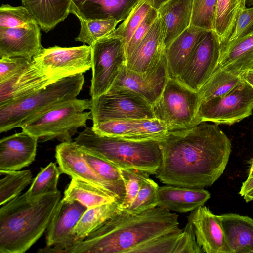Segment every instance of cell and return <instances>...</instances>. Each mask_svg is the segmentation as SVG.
Here are the masks:
<instances>
[{"label":"cell","instance_id":"6da1fadb","mask_svg":"<svg viewBox=\"0 0 253 253\" xmlns=\"http://www.w3.org/2000/svg\"><path fill=\"white\" fill-rule=\"evenodd\" d=\"M159 143L162 158L156 177L167 185L196 188L210 187L219 179L232 147L218 125L209 122L168 132Z\"/></svg>","mask_w":253,"mask_h":253},{"label":"cell","instance_id":"7a4b0ae2","mask_svg":"<svg viewBox=\"0 0 253 253\" xmlns=\"http://www.w3.org/2000/svg\"><path fill=\"white\" fill-rule=\"evenodd\" d=\"M178 217L161 207L136 213L121 210L66 253H135L151 240L180 230Z\"/></svg>","mask_w":253,"mask_h":253},{"label":"cell","instance_id":"3957f363","mask_svg":"<svg viewBox=\"0 0 253 253\" xmlns=\"http://www.w3.org/2000/svg\"><path fill=\"white\" fill-rule=\"evenodd\" d=\"M59 191L31 201L25 193L0 209V253H23L46 230L61 199Z\"/></svg>","mask_w":253,"mask_h":253},{"label":"cell","instance_id":"277c9868","mask_svg":"<svg viewBox=\"0 0 253 253\" xmlns=\"http://www.w3.org/2000/svg\"><path fill=\"white\" fill-rule=\"evenodd\" d=\"M75 142L99 154L119 168L155 175L161 162L159 140L133 141L99 135L86 126Z\"/></svg>","mask_w":253,"mask_h":253},{"label":"cell","instance_id":"5b68a950","mask_svg":"<svg viewBox=\"0 0 253 253\" xmlns=\"http://www.w3.org/2000/svg\"><path fill=\"white\" fill-rule=\"evenodd\" d=\"M84 77L78 74L60 79L21 100L0 107V132L25 123L67 101L76 98Z\"/></svg>","mask_w":253,"mask_h":253},{"label":"cell","instance_id":"8992f818","mask_svg":"<svg viewBox=\"0 0 253 253\" xmlns=\"http://www.w3.org/2000/svg\"><path fill=\"white\" fill-rule=\"evenodd\" d=\"M91 100L74 98L32 119L21 126L24 131L40 142L57 139L61 142L72 141V136L80 127H86L92 120Z\"/></svg>","mask_w":253,"mask_h":253},{"label":"cell","instance_id":"52a82bcc","mask_svg":"<svg viewBox=\"0 0 253 253\" xmlns=\"http://www.w3.org/2000/svg\"><path fill=\"white\" fill-rule=\"evenodd\" d=\"M41 29L23 6L2 4L0 7V58L32 59L43 48Z\"/></svg>","mask_w":253,"mask_h":253},{"label":"cell","instance_id":"ba28073f","mask_svg":"<svg viewBox=\"0 0 253 253\" xmlns=\"http://www.w3.org/2000/svg\"><path fill=\"white\" fill-rule=\"evenodd\" d=\"M200 103L198 92L169 78L152 108L155 118L164 123L170 132L188 129L199 124L197 113Z\"/></svg>","mask_w":253,"mask_h":253},{"label":"cell","instance_id":"9c48e42d","mask_svg":"<svg viewBox=\"0 0 253 253\" xmlns=\"http://www.w3.org/2000/svg\"><path fill=\"white\" fill-rule=\"evenodd\" d=\"M92 77L91 98L105 93L126 66L127 57L124 38L113 32L101 38L91 46Z\"/></svg>","mask_w":253,"mask_h":253},{"label":"cell","instance_id":"30bf717a","mask_svg":"<svg viewBox=\"0 0 253 253\" xmlns=\"http://www.w3.org/2000/svg\"><path fill=\"white\" fill-rule=\"evenodd\" d=\"M90 100L93 124L120 119L155 118L152 105L139 94L126 88L112 87Z\"/></svg>","mask_w":253,"mask_h":253},{"label":"cell","instance_id":"8fae6325","mask_svg":"<svg viewBox=\"0 0 253 253\" xmlns=\"http://www.w3.org/2000/svg\"><path fill=\"white\" fill-rule=\"evenodd\" d=\"M253 110V88L242 81L224 95L200 103L199 123L209 122L231 125L250 116Z\"/></svg>","mask_w":253,"mask_h":253},{"label":"cell","instance_id":"7c38bea8","mask_svg":"<svg viewBox=\"0 0 253 253\" xmlns=\"http://www.w3.org/2000/svg\"><path fill=\"white\" fill-rule=\"evenodd\" d=\"M220 54L221 45L215 32L206 31L176 80L198 92L218 66Z\"/></svg>","mask_w":253,"mask_h":253},{"label":"cell","instance_id":"4fadbf2b","mask_svg":"<svg viewBox=\"0 0 253 253\" xmlns=\"http://www.w3.org/2000/svg\"><path fill=\"white\" fill-rule=\"evenodd\" d=\"M32 60L45 74L59 80L83 74L91 68V49L90 46L85 45L43 48Z\"/></svg>","mask_w":253,"mask_h":253},{"label":"cell","instance_id":"5bb4252c","mask_svg":"<svg viewBox=\"0 0 253 253\" xmlns=\"http://www.w3.org/2000/svg\"><path fill=\"white\" fill-rule=\"evenodd\" d=\"M87 208L78 201L60 200L46 229V246L39 253H66L78 240L74 229Z\"/></svg>","mask_w":253,"mask_h":253},{"label":"cell","instance_id":"9a60e30c","mask_svg":"<svg viewBox=\"0 0 253 253\" xmlns=\"http://www.w3.org/2000/svg\"><path fill=\"white\" fill-rule=\"evenodd\" d=\"M169 78L165 52L143 73L130 70L126 66L111 87L131 90L152 105L160 97Z\"/></svg>","mask_w":253,"mask_h":253},{"label":"cell","instance_id":"2e32d148","mask_svg":"<svg viewBox=\"0 0 253 253\" xmlns=\"http://www.w3.org/2000/svg\"><path fill=\"white\" fill-rule=\"evenodd\" d=\"M55 157L62 173L89 183L116 198L120 204L125 196L114 186L103 179L87 162L75 141L61 142L55 149Z\"/></svg>","mask_w":253,"mask_h":253},{"label":"cell","instance_id":"e0dca14e","mask_svg":"<svg viewBox=\"0 0 253 253\" xmlns=\"http://www.w3.org/2000/svg\"><path fill=\"white\" fill-rule=\"evenodd\" d=\"M92 128L99 135L133 141L159 140L169 132L156 118L111 120L94 124Z\"/></svg>","mask_w":253,"mask_h":253},{"label":"cell","instance_id":"ac0fdd59","mask_svg":"<svg viewBox=\"0 0 253 253\" xmlns=\"http://www.w3.org/2000/svg\"><path fill=\"white\" fill-rule=\"evenodd\" d=\"M187 219L193 226L197 242L203 253H231L219 215L202 206L192 211Z\"/></svg>","mask_w":253,"mask_h":253},{"label":"cell","instance_id":"d6986e66","mask_svg":"<svg viewBox=\"0 0 253 253\" xmlns=\"http://www.w3.org/2000/svg\"><path fill=\"white\" fill-rule=\"evenodd\" d=\"M57 81L43 72L32 60L27 67L0 83V107L17 102Z\"/></svg>","mask_w":253,"mask_h":253},{"label":"cell","instance_id":"ffe728a7","mask_svg":"<svg viewBox=\"0 0 253 253\" xmlns=\"http://www.w3.org/2000/svg\"><path fill=\"white\" fill-rule=\"evenodd\" d=\"M38 140L22 131L0 140V170H18L35 159Z\"/></svg>","mask_w":253,"mask_h":253},{"label":"cell","instance_id":"44dd1931","mask_svg":"<svg viewBox=\"0 0 253 253\" xmlns=\"http://www.w3.org/2000/svg\"><path fill=\"white\" fill-rule=\"evenodd\" d=\"M163 21L159 15L131 54L127 59L126 67L143 73L165 52Z\"/></svg>","mask_w":253,"mask_h":253},{"label":"cell","instance_id":"7402d4cb","mask_svg":"<svg viewBox=\"0 0 253 253\" xmlns=\"http://www.w3.org/2000/svg\"><path fill=\"white\" fill-rule=\"evenodd\" d=\"M140 0H72L70 13L90 19L124 21Z\"/></svg>","mask_w":253,"mask_h":253},{"label":"cell","instance_id":"603a6c76","mask_svg":"<svg viewBox=\"0 0 253 253\" xmlns=\"http://www.w3.org/2000/svg\"><path fill=\"white\" fill-rule=\"evenodd\" d=\"M210 196V193L204 188L169 185L159 186L157 207L169 211L186 213L203 206Z\"/></svg>","mask_w":253,"mask_h":253},{"label":"cell","instance_id":"cb8c5ba5","mask_svg":"<svg viewBox=\"0 0 253 253\" xmlns=\"http://www.w3.org/2000/svg\"><path fill=\"white\" fill-rule=\"evenodd\" d=\"M207 30L190 25L165 49L169 77L177 80L197 42Z\"/></svg>","mask_w":253,"mask_h":253},{"label":"cell","instance_id":"d4e9b609","mask_svg":"<svg viewBox=\"0 0 253 253\" xmlns=\"http://www.w3.org/2000/svg\"><path fill=\"white\" fill-rule=\"evenodd\" d=\"M219 217L231 253H253V219L234 213Z\"/></svg>","mask_w":253,"mask_h":253},{"label":"cell","instance_id":"484cf974","mask_svg":"<svg viewBox=\"0 0 253 253\" xmlns=\"http://www.w3.org/2000/svg\"><path fill=\"white\" fill-rule=\"evenodd\" d=\"M219 66L238 75L253 68V27L245 35L221 47Z\"/></svg>","mask_w":253,"mask_h":253},{"label":"cell","instance_id":"4316f807","mask_svg":"<svg viewBox=\"0 0 253 253\" xmlns=\"http://www.w3.org/2000/svg\"><path fill=\"white\" fill-rule=\"evenodd\" d=\"M193 0H169L158 10L164 27L165 49L190 24Z\"/></svg>","mask_w":253,"mask_h":253},{"label":"cell","instance_id":"83f0119b","mask_svg":"<svg viewBox=\"0 0 253 253\" xmlns=\"http://www.w3.org/2000/svg\"><path fill=\"white\" fill-rule=\"evenodd\" d=\"M72 0H21L22 6L47 33L63 21L70 13Z\"/></svg>","mask_w":253,"mask_h":253},{"label":"cell","instance_id":"f1b7e54d","mask_svg":"<svg viewBox=\"0 0 253 253\" xmlns=\"http://www.w3.org/2000/svg\"><path fill=\"white\" fill-rule=\"evenodd\" d=\"M247 0H217L213 31L221 47L228 41L240 12L246 6Z\"/></svg>","mask_w":253,"mask_h":253},{"label":"cell","instance_id":"f546056e","mask_svg":"<svg viewBox=\"0 0 253 253\" xmlns=\"http://www.w3.org/2000/svg\"><path fill=\"white\" fill-rule=\"evenodd\" d=\"M63 199L78 201L87 209L117 201L115 198L98 187L74 178H72L66 189Z\"/></svg>","mask_w":253,"mask_h":253},{"label":"cell","instance_id":"4dcf8cb0","mask_svg":"<svg viewBox=\"0 0 253 253\" xmlns=\"http://www.w3.org/2000/svg\"><path fill=\"white\" fill-rule=\"evenodd\" d=\"M121 210L120 204L117 201L87 209L74 229L77 241L100 227Z\"/></svg>","mask_w":253,"mask_h":253},{"label":"cell","instance_id":"1f68e13d","mask_svg":"<svg viewBox=\"0 0 253 253\" xmlns=\"http://www.w3.org/2000/svg\"><path fill=\"white\" fill-rule=\"evenodd\" d=\"M242 81L240 75L222 68L218 65L198 91L201 103L224 95Z\"/></svg>","mask_w":253,"mask_h":253},{"label":"cell","instance_id":"d6a6232c","mask_svg":"<svg viewBox=\"0 0 253 253\" xmlns=\"http://www.w3.org/2000/svg\"><path fill=\"white\" fill-rule=\"evenodd\" d=\"M80 146L84 159L97 173L116 187L125 196V186L120 169L99 154Z\"/></svg>","mask_w":253,"mask_h":253},{"label":"cell","instance_id":"836d02e7","mask_svg":"<svg viewBox=\"0 0 253 253\" xmlns=\"http://www.w3.org/2000/svg\"><path fill=\"white\" fill-rule=\"evenodd\" d=\"M0 205L19 196L32 181L30 170H0Z\"/></svg>","mask_w":253,"mask_h":253},{"label":"cell","instance_id":"e575fe53","mask_svg":"<svg viewBox=\"0 0 253 253\" xmlns=\"http://www.w3.org/2000/svg\"><path fill=\"white\" fill-rule=\"evenodd\" d=\"M62 173L59 166L53 162L45 168H41L30 188L25 193L27 198L31 201L41 195L58 191L57 183Z\"/></svg>","mask_w":253,"mask_h":253},{"label":"cell","instance_id":"d590c367","mask_svg":"<svg viewBox=\"0 0 253 253\" xmlns=\"http://www.w3.org/2000/svg\"><path fill=\"white\" fill-rule=\"evenodd\" d=\"M81 29L75 40L87 43L90 47L99 39L116 29L119 23L114 19H90L77 16Z\"/></svg>","mask_w":253,"mask_h":253},{"label":"cell","instance_id":"8d00e7d4","mask_svg":"<svg viewBox=\"0 0 253 253\" xmlns=\"http://www.w3.org/2000/svg\"><path fill=\"white\" fill-rule=\"evenodd\" d=\"M145 175L140 181L138 194L130 206L126 210L136 213L157 207V191L159 186L153 180Z\"/></svg>","mask_w":253,"mask_h":253},{"label":"cell","instance_id":"74e56055","mask_svg":"<svg viewBox=\"0 0 253 253\" xmlns=\"http://www.w3.org/2000/svg\"><path fill=\"white\" fill-rule=\"evenodd\" d=\"M152 7L148 0H140L122 24L112 32L115 35L124 38L126 47Z\"/></svg>","mask_w":253,"mask_h":253},{"label":"cell","instance_id":"f35d334b","mask_svg":"<svg viewBox=\"0 0 253 253\" xmlns=\"http://www.w3.org/2000/svg\"><path fill=\"white\" fill-rule=\"evenodd\" d=\"M217 0H193L191 25L213 30Z\"/></svg>","mask_w":253,"mask_h":253},{"label":"cell","instance_id":"ab89813d","mask_svg":"<svg viewBox=\"0 0 253 253\" xmlns=\"http://www.w3.org/2000/svg\"><path fill=\"white\" fill-rule=\"evenodd\" d=\"M182 229L160 236L139 247L135 253H177Z\"/></svg>","mask_w":253,"mask_h":253},{"label":"cell","instance_id":"60d3db41","mask_svg":"<svg viewBox=\"0 0 253 253\" xmlns=\"http://www.w3.org/2000/svg\"><path fill=\"white\" fill-rule=\"evenodd\" d=\"M119 169L126 190L125 196L120 205V208L121 210H126L135 200L140 188L142 178L148 173L136 169Z\"/></svg>","mask_w":253,"mask_h":253},{"label":"cell","instance_id":"b9f144b4","mask_svg":"<svg viewBox=\"0 0 253 253\" xmlns=\"http://www.w3.org/2000/svg\"><path fill=\"white\" fill-rule=\"evenodd\" d=\"M158 16V10L152 7L134 32L126 47L127 59L145 37Z\"/></svg>","mask_w":253,"mask_h":253},{"label":"cell","instance_id":"7bdbcfd3","mask_svg":"<svg viewBox=\"0 0 253 253\" xmlns=\"http://www.w3.org/2000/svg\"><path fill=\"white\" fill-rule=\"evenodd\" d=\"M32 61L22 57L0 58V83L3 82L27 67Z\"/></svg>","mask_w":253,"mask_h":253},{"label":"cell","instance_id":"ee69618b","mask_svg":"<svg viewBox=\"0 0 253 253\" xmlns=\"http://www.w3.org/2000/svg\"><path fill=\"white\" fill-rule=\"evenodd\" d=\"M253 27V6L245 7L240 12L233 32L227 42L243 37Z\"/></svg>","mask_w":253,"mask_h":253},{"label":"cell","instance_id":"f6af8a7d","mask_svg":"<svg viewBox=\"0 0 253 253\" xmlns=\"http://www.w3.org/2000/svg\"><path fill=\"white\" fill-rule=\"evenodd\" d=\"M201 248L198 244L193 226L188 221L185 227L182 229L181 242L178 253H202Z\"/></svg>","mask_w":253,"mask_h":253},{"label":"cell","instance_id":"bcb514c9","mask_svg":"<svg viewBox=\"0 0 253 253\" xmlns=\"http://www.w3.org/2000/svg\"><path fill=\"white\" fill-rule=\"evenodd\" d=\"M253 188V176L251 177H248L247 180L242 183L239 192V194L242 196H244Z\"/></svg>","mask_w":253,"mask_h":253},{"label":"cell","instance_id":"7dc6e473","mask_svg":"<svg viewBox=\"0 0 253 253\" xmlns=\"http://www.w3.org/2000/svg\"><path fill=\"white\" fill-rule=\"evenodd\" d=\"M243 81L249 84L253 88V68L246 70L240 74Z\"/></svg>","mask_w":253,"mask_h":253},{"label":"cell","instance_id":"c3c4849f","mask_svg":"<svg viewBox=\"0 0 253 253\" xmlns=\"http://www.w3.org/2000/svg\"><path fill=\"white\" fill-rule=\"evenodd\" d=\"M149 1L151 6L156 10L159 8L169 0H147Z\"/></svg>","mask_w":253,"mask_h":253},{"label":"cell","instance_id":"681fc988","mask_svg":"<svg viewBox=\"0 0 253 253\" xmlns=\"http://www.w3.org/2000/svg\"><path fill=\"white\" fill-rule=\"evenodd\" d=\"M244 199L246 202H248L253 200V188L248 192L244 196Z\"/></svg>","mask_w":253,"mask_h":253},{"label":"cell","instance_id":"f907efd6","mask_svg":"<svg viewBox=\"0 0 253 253\" xmlns=\"http://www.w3.org/2000/svg\"><path fill=\"white\" fill-rule=\"evenodd\" d=\"M253 176V158L251 160L250 162V167L248 173V177H251Z\"/></svg>","mask_w":253,"mask_h":253},{"label":"cell","instance_id":"816d5d0a","mask_svg":"<svg viewBox=\"0 0 253 253\" xmlns=\"http://www.w3.org/2000/svg\"><path fill=\"white\" fill-rule=\"evenodd\" d=\"M246 6L248 7L253 6V0H247Z\"/></svg>","mask_w":253,"mask_h":253}]
</instances>
